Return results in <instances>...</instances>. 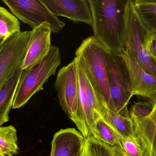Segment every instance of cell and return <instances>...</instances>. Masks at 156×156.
I'll list each match as a JSON object with an SVG mask.
<instances>
[{
	"label": "cell",
	"instance_id": "cell-20",
	"mask_svg": "<svg viewBox=\"0 0 156 156\" xmlns=\"http://www.w3.org/2000/svg\"><path fill=\"white\" fill-rule=\"evenodd\" d=\"M17 132L13 126L0 128V156H15L19 153Z\"/></svg>",
	"mask_w": 156,
	"mask_h": 156
},
{
	"label": "cell",
	"instance_id": "cell-22",
	"mask_svg": "<svg viewBox=\"0 0 156 156\" xmlns=\"http://www.w3.org/2000/svg\"><path fill=\"white\" fill-rule=\"evenodd\" d=\"M155 102L146 100L135 102L129 111L130 116L137 117H145L151 114Z\"/></svg>",
	"mask_w": 156,
	"mask_h": 156
},
{
	"label": "cell",
	"instance_id": "cell-7",
	"mask_svg": "<svg viewBox=\"0 0 156 156\" xmlns=\"http://www.w3.org/2000/svg\"><path fill=\"white\" fill-rule=\"evenodd\" d=\"M11 12L32 29L49 24L52 33L60 32L65 23L52 13L42 0H2Z\"/></svg>",
	"mask_w": 156,
	"mask_h": 156
},
{
	"label": "cell",
	"instance_id": "cell-5",
	"mask_svg": "<svg viewBox=\"0 0 156 156\" xmlns=\"http://www.w3.org/2000/svg\"><path fill=\"white\" fill-rule=\"evenodd\" d=\"M78 84L77 118L81 128L79 131L86 139L94 138L95 117L101 114L103 103L89 80L83 66L78 58L75 57Z\"/></svg>",
	"mask_w": 156,
	"mask_h": 156
},
{
	"label": "cell",
	"instance_id": "cell-12",
	"mask_svg": "<svg viewBox=\"0 0 156 156\" xmlns=\"http://www.w3.org/2000/svg\"><path fill=\"white\" fill-rule=\"evenodd\" d=\"M56 17H63L75 23L92 26L93 17L88 0H42Z\"/></svg>",
	"mask_w": 156,
	"mask_h": 156
},
{
	"label": "cell",
	"instance_id": "cell-3",
	"mask_svg": "<svg viewBox=\"0 0 156 156\" xmlns=\"http://www.w3.org/2000/svg\"><path fill=\"white\" fill-rule=\"evenodd\" d=\"M125 48L127 49L144 71L156 77V59L150 52L152 34L145 27L128 0L126 8Z\"/></svg>",
	"mask_w": 156,
	"mask_h": 156
},
{
	"label": "cell",
	"instance_id": "cell-11",
	"mask_svg": "<svg viewBox=\"0 0 156 156\" xmlns=\"http://www.w3.org/2000/svg\"><path fill=\"white\" fill-rule=\"evenodd\" d=\"M129 71L133 95L148 101H156V77L144 71L139 65L130 52L125 49L121 53Z\"/></svg>",
	"mask_w": 156,
	"mask_h": 156
},
{
	"label": "cell",
	"instance_id": "cell-24",
	"mask_svg": "<svg viewBox=\"0 0 156 156\" xmlns=\"http://www.w3.org/2000/svg\"><path fill=\"white\" fill-rule=\"evenodd\" d=\"M124 155H125V156H125V154H124Z\"/></svg>",
	"mask_w": 156,
	"mask_h": 156
},
{
	"label": "cell",
	"instance_id": "cell-18",
	"mask_svg": "<svg viewBox=\"0 0 156 156\" xmlns=\"http://www.w3.org/2000/svg\"><path fill=\"white\" fill-rule=\"evenodd\" d=\"M19 19L4 7H0V45L21 32Z\"/></svg>",
	"mask_w": 156,
	"mask_h": 156
},
{
	"label": "cell",
	"instance_id": "cell-25",
	"mask_svg": "<svg viewBox=\"0 0 156 156\" xmlns=\"http://www.w3.org/2000/svg\"></svg>",
	"mask_w": 156,
	"mask_h": 156
},
{
	"label": "cell",
	"instance_id": "cell-8",
	"mask_svg": "<svg viewBox=\"0 0 156 156\" xmlns=\"http://www.w3.org/2000/svg\"><path fill=\"white\" fill-rule=\"evenodd\" d=\"M60 105L69 119L80 130L77 118L78 84L75 60L63 66L57 73L55 83Z\"/></svg>",
	"mask_w": 156,
	"mask_h": 156
},
{
	"label": "cell",
	"instance_id": "cell-14",
	"mask_svg": "<svg viewBox=\"0 0 156 156\" xmlns=\"http://www.w3.org/2000/svg\"><path fill=\"white\" fill-rule=\"evenodd\" d=\"M135 137L143 156H156V101L151 113L145 117L130 116Z\"/></svg>",
	"mask_w": 156,
	"mask_h": 156
},
{
	"label": "cell",
	"instance_id": "cell-17",
	"mask_svg": "<svg viewBox=\"0 0 156 156\" xmlns=\"http://www.w3.org/2000/svg\"><path fill=\"white\" fill-rule=\"evenodd\" d=\"M133 1L134 8L145 27L156 35V0Z\"/></svg>",
	"mask_w": 156,
	"mask_h": 156
},
{
	"label": "cell",
	"instance_id": "cell-19",
	"mask_svg": "<svg viewBox=\"0 0 156 156\" xmlns=\"http://www.w3.org/2000/svg\"><path fill=\"white\" fill-rule=\"evenodd\" d=\"M120 137L119 134L107 122L101 114L97 115L95 118L94 138L115 147L120 146Z\"/></svg>",
	"mask_w": 156,
	"mask_h": 156
},
{
	"label": "cell",
	"instance_id": "cell-16",
	"mask_svg": "<svg viewBox=\"0 0 156 156\" xmlns=\"http://www.w3.org/2000/svg\"><path fill=\"white\" fill-rule=\"evenodd\" d=\"M101 115L108 123L121 137H135L134 126L131 118L126 117L104 105L101 111Z\"/></svg>",
	"mask_w": 156,
	"mask_h": 156
},
{
	"label": "cell",
	"instance_id": "cell-13",
	"mask_svg": "<svg viewBox=\"0 0 156 156\" xmlns=\"http://www.w3.org/2000/svg\"><path fill=\"white\" fill-rule=\"evenodd\" d=\"M86 142L84 137L75 128L61 129L54 136L51 156H83Z\"/></svg>",
	"mask_w": 156,
	"mask_h": 156
},
{
	"label": "cell",
	"instance_id": "cell-21",
	"mask_svg": "<svg viewBox=\"0 0 156 156\" xmlns=\"http://www.w3.org/2000/svg\"><path fill=\"white\" fill-rule=\"evenodd\" d=\"M121 147L126 156H143L139 143L136 137L119 138Z\"/></svg>",
	"mask_w": 156,
	"mask_h": 156
},
{
	"label": "cell",
	"instance_id": "cell-10",
	"mask_svg": "<svg viewBox=\"0 0 156 156\" xmlns=\"http://www.w3.org/2000/svg\"><path fill=\"white\" fill-rule=\"evenodd\" d=\"M51 33V27L46 23L31 31L23 71L35 67L46 58L52 46Z\"/></svg>",
	"mask_w": 156,
	"mask_h": 156
},
{
	"label": "cell",
	"instance_id": "cell-4",
	"mask_svg": "<svg viewBox=\"0 0 156 156\" xmlns=\"http://www.w3.org/2000/svg\"><path fill=\"white\" fill-rule=\"evenodd\" d=\"M61 62L62 56L59 48L52 46L42 62L35 67L23 71L12 108H20L35 94L43 90L44 86L49 78L56 73Z\"/></svg>",
	"mask_w": 156,
	"mask_h": 156
},
{
	"label": "cell",
	"instance_id": "cell-23",
	"mask_svg": "<svg viewBox=\"0 0 156 156\" xmlns=\"http://www.w3.org/2000/svg\"><path fill=\"white\" fill-rule=\"evenodd\" d=\"M150 52L156 59V35H152L149 47Z\"/></svg>",
	"mask_w": 156,
	"mask_h": 156
},
{
	"label": "cell",
	"instance_id": "cell-15",
	"mask_svg": "<svg viewBox=\"0 0 156 156\" xmlns=\"http://www.w3.org/2000/svg\"><path fill=\"white\" fill-rule=\"evenodd\" d=\"M22 67L16 71L7 83L0 87V126L9 121L17 88L21 77Z\"/></svg>",
	"mask_w": 156,
	"mask_h": 156
},
{
	"label": "cell",
	"instance_id": "cell-6",
	"mask_svg": "<svg viewBox=\"0 0 156 156\" xmlns=\"http://www.w3.org/2000/svg\"><path fill=\"white\" fill-rule=\"evenodd\" d=\"M110 95L116 112L130 117L127 105L133 96L128 68L121 54L108 51L107 55Z\"/></svg>",
	"mask_w": 156,
	"mask_h": 156
},
{
	"label": "cell",
	"instance_id": "cell-2",
	"mask_svg": "<svg viewBox=\"0 0 156 156\" xmlns=\"http://www.w3.org/2000/svg\"><path fill=\"white\" fill-rule=\"evenodd\" d=\"M108 50L94 36L84 40L75 52L100 100L116 111L110 95L107 55Z\"/></svg>",
	"mask_w": 156,
	"mask_h": 156
},
{
	"label": "cell",
	"instance_id": "cell-9",
	"mask_svg": "<svg viewBox=\"0 0 156 156\" xmlns=\"http://www.w3.org/2000/svg\"><path fill=\"white\" fill-rule=\"evenodd\" d=\"M30 34L31 31H21L0 45V87L22 67Z\"/></svg>",
	"mask_w": 156,
	"mask_h": 156
},
{
	"label": "cell",
	"instance_id": "cell-1",
	"mask_svg": "<svg viewBox=\"0 0 156 156\" xmlns=\"http://www.w3.org/2000/svg\"><path fill=\"white\" fill-rule=\"evenodd\" d=\"M128 0H88L94 36L108 51L125 50L126 8Z\"/></svg>",
	"mask_w": 156,
	"mask_h": 156
}]
</instances>
